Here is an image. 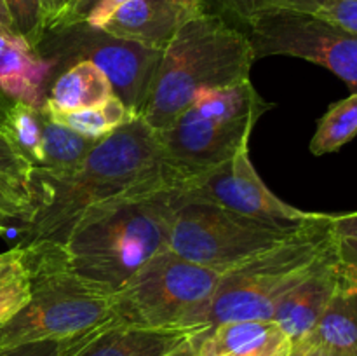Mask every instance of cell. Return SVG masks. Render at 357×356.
Returning <instances> with one entry per match:
<instances>
[{"instance_id": "f1b7e54d", "label": "cell", "mask_w": 357, "mask_h": 356, "mask_svg": "<svg viewBox=\"0 0 357 356\" xmlns=\"http://www.w3.org/2000/svg\"><path fill=\"white\" fill-rule=\"evenodd\" d=\"M93 332H87V334L79 335V337L65 339V341H38L13 346V348L0 349V356H66L77 346L82 344Z\"/></svg>"}, {"instance_id": "d590c367", "label": "cell", "mask_w": 357, "mask_h": 356, "mask_svg": "<svg viewBox=\"0 0 357 356\" xmlns=\"http://www.w3.org/2000/svg\"><path fill=\"white\" fill-rule=\"evenodd\" d=\"M0 34H16L13 27V20L7 10V6L3 0H0Z\"/></svg>"}, {"instance_id": "83f0119b", "label": "cell", "mask_w": 357, "mask_h": 356, "mask_svg": "<svg viewBox=\"0 0 357 356\" xmlns=\"http://www.w3.org/2000/svg\"><path fill=\"white\" fill-rule=\"evenodd\" d=\"M30 208L16 194L0 184V236H20Z\"/></svg>"}, {"instance_id": "7402d4cb", "label": "cell", "mask_w": 357, "mask_h": 356, "mask_svg": "<svg viewBox=\"0 0 357 356\" xmlns=\"http://www.w3.org/2000/svg\"><path fill=\"white\" fill-rule=\"evenodd\" d=\"M30 299V267L24 250L16 244L0 253V327L20 314Z\"/></svg>"}, {"instance_id": "1f68e13d", "label": "cell", "mask_w": 357, "mask_h": 356, "mask_svg": "<svg viewBox=\"0 0 357 356\" xmlns=\"http://www.w3.org/2000/svg\"><path fill=\"white\" fill-rule=\"evenodd\" d=\"M333 230L337 236L357 237V212L333 215Z\"/></svg>"}, {"instance_id": "4dcf8cb0", "label": "cell", "mask_w": 357, "mask_h": 356, "mask_svg": "<svg viewBox=\"0 0 357 356\" xmlns=\"http://www.w3.org/2000/svg\"><path fill=\"white\" fill-rule=\"evenodd\" d=\"M335 253H337L340 278L357 286V237L337 236Z\"/></svg>"}, {"instance_id": "ba28073f", "label": "cell", "mask_w": 357, "mask_h": 356, "mask_svg": "<svg viewBox=\"0 0 357 356\" xmlns=\"http://www.w3.org/2000/svg\"><path fill=\"white\" fill-rule=\"evenodd\" d=\"M303 225L261 222L218 206L187 205L174 213L169 250L222 276L261 251L284 243Z\"/></svg>"}, {"instance_id": "4fadbf2b", "label": "cell", "mask_w": 357, "mask_h": 356, "mask_svg": "<svg viewBox=\"0 0 357 356\" xmlns=\"http://www.w3.org/2000/svg\"><path fill=\"white\" fill-rule=\"evenodd\" d=\"M204 10L202 0H128L101 30L162 52L178 31Z\"/></svg>"}, {"instance_id": "cb8c5ba5", "label": "cell", "mask_w": 357, "mask_h": 356, "mask_svg": "<svg viewBox=\"0 0 357 356\" xmlns=\"http://www.w3.org/2000/svg\"><path fill=\"white\" fill-rule=\"evenodd\" d=\"M202 2L206 6V0ZM208 2L223 17L230 16L239 20L241 23H246L250 17L271 10H300V13L316 14L333 0H208Z\"/></svg>"}, {"instance_id": "d4e9b609", "label": "cell", "mask_w": 357, "mask_h": 356, "mask_svg": "<svg viewBox=\"0 0 357 356\" xmlns=\"http://www.w3.org/2000/svg\"><path fill=\"white\" fill-rule=\"evenodd\" d=\"M3 103H6V96L0 94V115H2ZM31 171H33V168L13 149L9 140L3 135L2 126H0V184L6 185L13 194H16L23 202H26L30 209Z\"/></svg>"}, {"instance_id": "836d02e7", "label": "cell", "mask_w": 357, "mask_h": 356, "mask_svg": "<svg viewBox=\"0 0 357 356\" xmlns=\"http://www.w3.org/2000/svg\"><path fill=\"white\" fill-rule=\"evenodd\" d=\"M288 356H326V351H323L321 348H317V346L310 344L307 341H300L296 344H293Z\"/></svg>"}, {"instance_id": "ac0fdd59", "label": "cell", "mask_w": 357, "mask_h": 356, "mask_svg": "<svg viewBox=\"0 0 357 356\" xmlns=\"http://www.w3.org/2000/svg\"><path fill=\"white\" fill-rule=\"evenodd\" d=\"M110 96H114V87L103 70L91 61H77L54 77L44 107L72 112L93 107Z\"/></svg>"}, {"instance_id": "9a60e30c", "label": "cell", "mask_w": 357, "mask_h": 356, "mask_svg": "<svg viewBox=\"0 0 357 356\" xmlns=\"http://www.w3.org/2000/svg\"><path fill=\"white\" fill-rule=\"evenodd\" d=\"M51 79V63L21 35L0 34V94L42 108Z\"/></svg>"}, {"instance_id": "8fae6325", "label": "cell", "mask_w": 357, "mask_h": 356, "mask_svg": "<svg viewBox=\"0 0 357 356\" xmlns=\"http://www.w3.org/2000/svg\"><path fill=\"white\" fill-rule=\"evenodd\" d=\"M174 202L178 208L187 205L218 206L243 216L282 225H302L319 215L279 199L257 173L250 150L178 185Z\"/></svg>"}, {"instance_id": "7c38bea8", "label": "cell", "mask_w": 357, "mask_h": 356, "mask_svg": "<svg viewBox=\"0 0 357 356\" xmlns=\"http://www.w3.org/2000/svg\"><path fill=\"white\" fill-rule=\"evenodd\" d=\"M206 328H149L112 321L66 356H195Z\"/></svg>"}, {"instance_id": "74e56055", "label": "cell", "mask_w": 357, "mask_h": 356, "mask_svg": "<svg viewBox=\"0 0 357 356\" xmlns=\"http://www.w3.org/2000/svg\"><path fill=\"white\" fill-rule=\"evenodd\" d=\"M70 2V0H65V7H66V3H68ZM63 10H65V9H63Z\"/></svg>"}, {"instance_id": "9c48e42d", "label": "cell", "mask_w": 357, "mask_h": 356, "mask_svg": "<svg viewBox=\"0 0 357 356\" xmlns=\"http://www.w3.org/2000/svg\"><path fill=\"white\" fill-rule=\"evenodd\" d=\"M35 51L52 65L51 82L73 63L91 61L103 70L115 96L138 115L145 107L162 54L155 49L114 37L86 21L49 28Z\"/></svg>"}, {"instance_id": "3957f363", "label": "cell", "mask_w": 357, "mask_h": 356, "mask_svg": "<svg viewBox=\"0 0 357 356\" xmlns=\"http://www.w3.org/2000/svg\"><path fill=\"white\" fill-rule=\"evenodd\" d=\"M255 61L248 35L222 14L204 10L160 54L142 117L160 131L204 91L250 79Z\"/></svg>"}, {"instance_id": "30bf717a", "label": "cell", "mask_w": 357, "mask_h": 356, "mask_svg": "<svg viewBox=\"0 0 357 356\" xmlns=\"http://www.w3.org/2000/svg\"><path fill=\"white\" fill-rule=\"evenodd\" d=\"M255 58L291 56L324 66L357 93V35L312 13L271 10L250 17Z\"/></svg>"}, {"instance_id": "5b68a950", "label": "cell", "mask_w": 357, "mask_h": 356, "mask_svg": "<svg viewBox=\"0 0 357 356\" xmlns=\"http://www.w3.org/2000/svg\"><path fill=\"white\" fill-rule=\"evenodd\" d=\"M335 241L333 215L321 213L284 243L223 272L208 314V330L227 321L274 320L282 297L312 271Z\"/></svg>"}, {"instance_id": "e575fe53", "label": "cell", "mask_w": 357, "mask_h": 356, "mask_svg": "<svg viewBox=\"0 0 357 356\" xmlns=\"http://www.w3.org/2000/svg\"><path fill=\"white\" fill-rule=\"evenodd\" d=\"M293 348V342H284V344L278 346V348L261 349V351L248 353V355H232V356H288Z\"/></svg>"}, {"instance_id": "f546056e", "label": "cell", "mask_w": 357, "mask_h": 356, "mask_svg": "<svg viewBox=\"0 0 357 356\" xmlns=\"http://www.w3.org/2000/svg\"><path fill=\"white\" fill-rule=\"evenodd\" d=\"M316 16L357 35V0H333L317 10Z\"/></svg>"}, {"instance_id": "603a6c76", "label": "cell", "mask_w": 357, "mask_h": 356, "mask_svg": "<svg viewBox=\"0 0 357 356\" xmlns=\"http://www.w3.org/2000/svg\"><path fill=\"white\" fill-rule=\"evenodd\" d=\"M357 136V93L335 101L317 121L316 133L310 140V152L324 156L340 150Z\"/></svg>"}, {"instance_id": "277c9868", "label": "cell", "mask_w": 357, "mask_h": 356, "mask_svg": "<svg viewBox=\"0 0 357 356\" xmlns=\"http://www.w3.org/2000/svg\"><path fill=\"white\" fill-rule=\"evenodd\" d=\"M271 108L250 79L204 91L155 131L164 163L178 184L215 170L248 150L255 126Z\"/></svg>"}, {"instance_id": "44dd1931", "label": "cell", "mask_w": 357, "mask_h": 356, "mask_svg": "<svg viewBox=\"0 0 357 356\" xmlns=\"http://www.w3.org/2000/svg\"><path fill=\"white\" fill-rule=\"evenodd\" d=\"M45 114V112H44ZM100 140H91L66 126L51 121L45 114L44 135H42V159L33 170L61 173L77 166Z\"/></svg>"}, {"instance_id": "52a82bcc", "label": "cell", "mask_w": 357, "mask_h": 356, "mask_svg": "<svg viewBox=\"0 0 357 356\" xmlns=\"http://www.w3.org/2000/svg\"><path fill=\"white\" fill-rule=\"evenodd\" d=\"M218 272L173 250L150 258L114 295L117 321L149 328H206Z\"/></svg>"}, {"instance_id": "d6986e66", "label": "cell", "mask_w": 357, "mask_h": 356, "mask_svg": "<svg viewBox=\"0 0 357 356\" xmlns=\"http://www.w3.org/2000/svg\"><path fill=\"white\" fill-rule=\"evenodd\" d=\"M47 117L58 124L66 126L72 131L86 136L91 140H103L105 136L110 135L121 126L128 124L132 119L138 117L136 112H132L121 98L110 96L101 103L93 105V107L80 108V110L72 112H59L51 110L47 107H42Z\"/></svg>"}, {"instance_id": "e0dca14e", "label": "cell", "mask_w": 357, "mask_h": 356, "mask_svg": "<svg viewBox=\"0 0 357 356\" xmlns=\"http://www.w3.org/2000/svg\"><path fill=\"white\" fill-rule=\"evenodd\" d=\"M303 341L323 351L340 356H357V286L340 278L330 304L312 334Z\"/></svg>"}, {"instance_id": "5bb4252c", "label": "cell", "mask_w": 357, "mask_h": 356, "mask_svg": "<svg viewBox=\"0 0 357 356\" xmlns=\"http://www.w3.org/2000/svg\"><path fill=\"white\" fill-rule=\"evenodd\" d=\"M338 283L340 271L333 246L288 295L282 297L275 309L274 321L293 344L312 334Z\"/></svg>"}, {"instance_id": "d6a6232c", "label": "cell", "mask_w": 357, "mask_h": 356, "mask_svg": "<svg viewBox=\"0 0 357 356\" xmlns=\"http://www.w3.org/2000/svg\"><path fill=\"white\" fill-rule=\"evenodd\" d=\"M42 9H44L45 30H47V28H51L63 14L65 0H42Z\"/></svg>"}, {"instance_id": "4316f807", "label": "cell", "mask_w": 357, "mask_h": 356, "mask_svg": "<svg viewBox=\"0 0 357 356\" xmlns=\"http://www.w3.org/2000/svg\"><path fill=\"white\" fill-rule=\"evenodd\" d=\"M126 2L128 0H70L59 20L51 28L82 23V21L89 23L91 27L101 28L105 21Z\"/></svg>"}, {"instance_id": "6da1fadb", "label": "cell", "mask_w": 357, "mask_h": 356, "mask_svg": "<svg viewBox=\"0 0 357 356\" xmlns=\"http://www.w3.org/2000/svg\"><path fill=\"white\" fill-rule=\"evenodd\" d=\"M166 184L180 185L164 163L157 133L138 115L100 140L77 166L31 171V209L17 244L59 248L87 209Z\"/></svg>"}, {"instance_id": "8d00e7d4", "label": "cell", "mask_w": 357, "mask_h": 356, "mask_svg": "<svg viewBox=\"0 0 357 356\" xmlns=\"http://www.w3.org/2000/svg\"><path fill=\"white\" fill-rule=\"evenodd\" d=\"M326 356H340V355H333V353H326Z\"/></svg>"}, {"instance_id": "7a4b0ae2", "label": "cell", "mask_w": 357, "mask_h": 356, "mask_svg": "<svg viewBox=\"0 0 357 356\" xmlns=\"http://www.w3.org/2000/svg\"><path fill=\"white\" fill-rule=\"evenodd\" d=\"M176 187L159 185L87 209L58 248L66 267L115 295L145 262L169 248Z\"/></svg>"}, {"instance_id": "ffe728a7", "label": "cell", "mask_w": 357, "mask_h": 356, "mask_svg": "<svg viewBox=\"0 0 357 356\" xmlns=\"http://www.w3.org/2000/svg\"><path fill=\"white\" fill-rule=\"evenodd\" d=\"M44 108L31 107L6 98L0 126L13 149L30 164L37 168L42 159V135H44Z\"/></svg>"}, {"instance_id": "8992f818", "label": "cell", "mask_w": 357, "mask_h": 356, "mask_svg": "<svg viewBox=\"0 0 357 356\" xmlns=\"http://www.w3.org/2000/svg\"><path fill=\"white\" fill-rule=\"evenodd\" d=\"M21 248L30 267L31 299L20 314L0 327V349L65 341L117 321L114 295L77 278L58 248Z\"/></svg>"}, {"instance_id": "2e32d148", "label": "cell", "mask_w": 357, "mask_h": 356, "mask_svg": "<svg viewBox=\"0 0 357 356\" xmlns=\"http://www.w3.org/2000/svg\"><path fill=\"white\" fill-rule=\"evenodd\" d=\"M291 342L274 320L227 321L199 337L195 356L248 355Z\"/></svg>"}, {"instance_id": "484cf974", "label": "cell", "mask_w": 357, "mask_h": 356, "mask_svg": "<svg viewBox=\"0 0 357 356\" xmlns=\"http://www.w3.org/2000/svg\"><path fill=\"white\" fill-rule=\"evenodd\" d=\"M13 20L14 31L31 47H37L45 31V16L42 0H3Z\"/></svg>"}]
</instances>
